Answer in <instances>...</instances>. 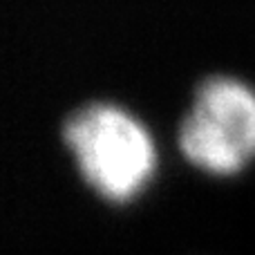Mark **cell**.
Wrapping results in <instances>:
<instances>
[{"instance_id": "obj_2", "label": "cell", "mask_w": 255, "mask_h": 255, "mask_svg": "<svg viewBox=\"0 0 255 255\" xmlns=\"http://www.w3.org/2000/svg\"><path fill=\"white\" fill-rule=\"evenodd\" d=\"M177 141L181 154L199 170L240 172L255 157V92L231 76L202 81Z\"/></svg>"}, {"instance_id": "obj_1", "label": "cell", "mask_w": 255, "mask_h": 255, "mask_svg": "<svg viewBox=\"0 0 255 255\" xmlns=\"http://www.w3.org/2000/svg\"><path fill=\"white\" fill-rule=\"evenodd\" d=\"M61 136L83 181L108 202L134 199L154 175L152 136L136 117L115 103L99 101L74 110Z\"/></svg>"}]
</instances>
